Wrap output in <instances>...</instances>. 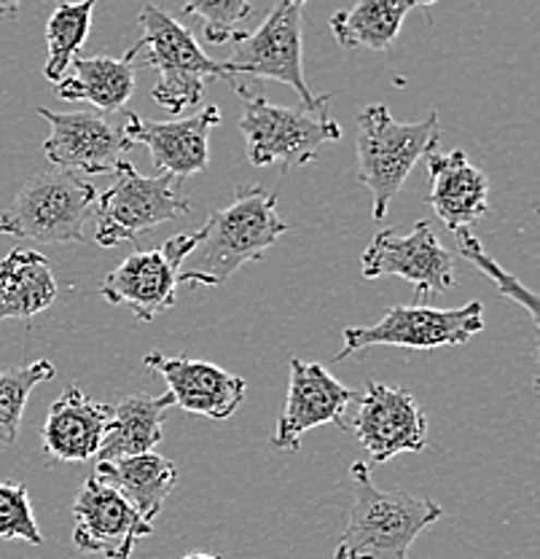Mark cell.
<instances>
[{
    "mask_svg": "<svg viewBox=\"0 0 540 559\" xmlns=\"http://www.w3.org/2000/svg\"><path fill=\"white\" fill-rule=\"evenodd\" d=\"M286 231L288 224L277 210L275 191L242 186L229 207L213 210L200 226V245L185 259L180 280L191 288L224 285L248 261L261 259Z\"/></svg>",
    "mask_w": 540,
    "mask_h": 559,
    "instance_id": "obj_1",
    "label": "cell"
},
{
    "mask_svg": "<svg viewBox=\"0 0 540 559\" xmlns=\"http://www.w3.org/2000/svg\"><path fill=\"white\" fill-rule=\"evenodd\" d=\"M352 487L356 498L334 559H409L422 530L444 516L431 498L376 487L369 465L360 460L352 463Z\"/></svg>",
    "mask_w": 540,
    "mask_h": 559,
    "instance_id": "obj_2",
    "label": "cell"
},
{
    "mask_svg": "<svg viewBox=\"0 0 540 559\" xmlns=\"http://www.w3.org/2000/svg\"><path fill=\"white\" fill-rule=\"evenodd\" d=\"M439 143L441 127L435 114L417 124H400L382 103L360 108L356 178L371 194V218H385L417 162L435 154Z\"/></svg>",
    "mask_w": 540,
    "mask_h": 559,
    "instance_id": "obj_3",
    "label": "cell"
},
{
    "mask_svg": "<svg viewBox=\"0 0 540 559\" xmlns=\"http://www.w3.org/2000/svg\"><path fill=\"white\" fill-rule=\"evenodd\" d=\"M240 97V130L245 138V156L253 167H269L280 162L283 170L304 167L317 159L325 143L341 138L339 121L328 116V108H304V105H277L266 97L251 95L240 81H229Z\"/></svg>",
    "mask_w": 540,
    "mask_h": 559,
    "instance_id": "obj_4",
    "label": "cell"
},
{
    "mask_svg": "<svg viewBox=\"0 0 540 559\" xmlns=\"http://www.w3.org/2000/svg\"><path fill=\"white\" fill-rule=\"evenodd\" d=\"M141 27L143 38L137 40V49L145 51L143 66L159 73L151 97L170 114L196 108L205 97L207 79H237L226 62L211 60L196 44L194 33L159 5H145L141 11Z\"/></svg>",
    "mask_w": 540,
    "mask_h": 559,
    "instance_id": "obj_5",
    "label": "cell"
},
{
    "mask_svg": "<svg viewBox=\"0 0 540 559\" xmlns=\"http://www.w3.org/2000/svg\"><path fill=\"white\" fill-rule=\"evenodd\" d=\"M97 189L81 175L51 170L25 180L14 202L0 210V235L36 242H81Z\"/></svg>",
    "mask_w": 540,
    "mask_h": 559,
    "instance_id": "obj_6",
    "label": "cell"
},
{
    "mask_svg": "<svg viewBox=\"0 0 540 559\" xmlns=\"http://www.w3.org/2000/svg\"><path fill=\"white\" fill-rule=\"evenodd\" d=\"M113 173V186L97 197L95 242L100 248L135 242L145 231L176 221L194 207L176 175L161 173L145 178L127 159H119Z\"/></svg>",
    "mask_w": 540,
    "mask_h": 559,
    "instance_id": "obj_7",
    "label": "cell"
},
{
    "mask_svg": "<svg viewBox=\"0 0 540 559\" xmlns=\"http://www.w3.org/2000/svg\"><path fill=\"white\" fill-rule=\"evenodd\" d=\"M481 331H484V305L476 299L463 307H455V310H439V307L425 305H396L376 323L350 325V329L341 331L345 345L334 355V364L345 360L347 355H356L358 349L376 345L406 349L457 347L466 345Z\"/></svg>",
    "mask_w": 540,
    "mask_h": 559,
    "instance_id": "obj_8",
    "label": "cell"
},
{
    "mask_svg": "<svg viewBox=\"0 0 540 559\" xmlns=\"http://www.w3.org/2000/svg\"><path fill=\"white\" fill-rule=\"evenodd\" d=\"M307 0H277L255 33L237 35L231 44V73H248L255 79H269L286 84L299 95L304 108H328L331 97L312 95L301 73V27H304Z\"/></svg>",
    "mask_w": 540,
    "mask_h": 559,
    "instance_id": "obj_9",
    "label": "cell"
},
{
    "mask_svg": "<svg viewBox=\"0 0 540 559\" xmlns=\"http://www.w3.org/2000/svg\"><path fill=\"white\" fill-rule=\"evenodd\" d=\"M200 245V229L170 237L159 248L135 250L100 283L103 299L132 310L141 323L176 307L180 270Z\"/></svg>",
    "mask_w": 540,
    "mask_h": 559,
    "instance_id": "obj_10",
    "label": "cell"
},
{
    "mask_svg": "<svg viewBox=\"0 0 540 559\" xmlns=\"http://www.w3.org/2000/svg\"><path fill=\"white\" fill-rule=\"evenodd\" d=\"M360 272L365 280H406L409 285H415L420 301L428 294H446L457 283L455 255L441 245L428 221L415 224V229L404 237H398L393 226L374 235V240L363 250Z\"/></svg>",
    "mask_w": 540,
    "mask_h": 559,
    "instance_id": "obj_11",
    "label": "cell"
},
{
    "mask_svg": "<svg viewBox=\"0 0 540 559\" xmlns=\"http://www.w3.org/2000/svg\"><path fill=\"white\" fill-rule=\"evenodd\" d=\"M356 401L358 415L350 428L371 463L380 465L404 452L425 450L428 417L409 390L371 380Z\"/></svg>",
    "mask_w": 540,
    "mask_h": 559,
    "instance_id": "obj_12",
    "label": "cell"
},
{
    "mask_svg": "<svg viewBox=\"0 0 540 559\" xmlns=\"http://www.w3.org/2000/svg\"><path fill=\"white\" fill-rule=\"evenodd\" d=\"M356 399L358 395L336 380L323 364H304L299 358H290L286 404L277 417L272 447L277 452H299L307 430L328 423L347 430L345 412L347 404Z\"/></svg>",
    "mask_w": 540,
    "mask_h": 559,
    "instance_id": "obj_13",
    "label": "cell"
},
{
    "mask_svg": "<svg viewBox=\"0 0 540 559\" xmlns=\"http://www.w3.org/2000/svg\"><path fill=\"white\" fill-rule=\"evenodd\" d=\"M73 546L84 555L130 559L137 540L154 533V522L143 520L130 500L89 474L73 500Z\"/></svg>",
    "mask_w": 540,
    "mask_h": 559,
    "instance_id": "obj_14",
    "label": "cell"
},
{
    "mask_svg": "<svg viewBox=\"0 0 540 559\" xmlns=\"http://www.w3.org/2000/svg\"><path fill=\"white\" fill-rule=\"evenodd\" d=\"M220 124L216 105L196 110L189 119L145 121L143 116L130 114L119 127L127 145H145L151 162L159 173L189 178L211 165V135Z\"/></svg>",
    "mask_w": 540,
    "mask_h": 559,
    "instance_id": "obj_15",
    "label": "cell"
},
{
    "mask_svg": "<svg viewBox=\"0 0 540 559\" xmlns=\"http://www.w3.org/2000/svg\"><path fill=\"white\" fill-rule=\"evenodd\" d=\"M38 114L51 127L40 151L57 170L75 175L113 173L121 159V151L130 148L119 127H110L97 110L55 114L49 108H38Z\"/></svg>",
    "mask_w": 540,
    "mask_h": 559,
    "instance_id": "obj_16",
    "label": "cell"
},
{
    "mask_svg": "<svg viewBox=\"0 0 540 559\" xmlns=\"http://www.w3.org/2000/svg\"><path fill=\"white\" fill-rule=\"evenodd\" d=\"M143 366L165 377L167 388H170L167 393L172 395L178 409L189 412V415L229 419L245 401L248 382L216 364H207V360L148 353L143 358Z\"/></svg>",
    "mask_w": 540,
    "mask_h": 559,
    "instance_id": "obj_17",
    "label": "cell"
},
{
    "mask_svg": "<svg viewBox=\"0 0 540 559\" xmlns=\"http://www.w3.org/2000/svg\"><path fill=\"white\" fill-rule=\"evenodd\" d=\"M113 406L84 395L79 384H68L65 393L49 406L40 444L49 457L62 463H86L97 457L108 433Z\"/></svg>",
    "mask_w": 540,
    "mask_h": 559,
    "instance_id": "obj_18",
    "label": "cell"
},
{
    "mask_svg": "<svg viewBox=\"0 0 540 559\" xmlns=\"http://www.w3.org/2000/svg\"><path fill=\"white\" fill-rule=\"evenodd\" d=\"M428 175H431V202L433 213L439 215L446 229H468L473 221L490 207V180L487 175L468 162L466 151L452 154H431Z\"/></svg>",
    "mask_w": 540,
    "mask_h": 559,
    "instance_id": "obj_19",
    "label": "cell"
},
{
    "mask_svg": "<svg viewBox=\"0 0 540 559\" xmlns=\"http://www.w3.org/2000/svg\"><path fill=\"white\" fill-rule=\"evenodd\" d=\"M137 44L124 57H75L71 75H62L55 92L65 103H92L100 110H121L135 95Z\"/></svg>",
    "mask_w": 540,
    "mask_h": 559,
    "instance_id": "obj_20",
    "label": "cell"
},
{
    "mask_svg": "<svg viewBox=\"0 0 540 559\" xmlns=\"http://www.w3.org/2000/svg\"><path fill=\"white\" fill-rule=\"evenodd\" d=\"M95 476L103 485L113 487L143 520L154 522L161 514L172 487L178 481V465L156 452L135 454V457L106 460L97 463Z\"/></svg>",
    "mask_w": 540,
    "mask_h": 559,
    "instance_id": "obj_21",
    "label": "cell"
},
{
    "mask_svg": "<svg viewBox=\"0 0 540 559\" xmlns=\"http://www.w3.org/2000/svg\"><path fill=\"white\" fill-rule=\"evenodd\" d=\"M170 409H176L170 393L121 399L110 415L108 433L97 452V463L154 452L165 436V419Z\"/></svg>",
    "mask_w": 540,
    "mask_h": 559,
    "instance_id": "obj_22",
    "label": "cell"
},
{
    "mask_svg": "<svg viewBox=\"0 0 540 559\" xmlns=\"http://www.w3.org/2000/svg\"><path fill=\"white\" fill-rule=\"evenodd\" d=\"M435 3L439 0H358L352 9L331 16L328 31L341 49L387 51L396 44L406 16Z\"/></svg>",
    "mask_w": 540,
    "mask_h": 559,
    "instance_id": "obj_23",
    "label": "cell"
},
{
    "mask_svg": "<svg viewBox=\"0 0 540 559\" xmlns=\"http://www.w3.org/2000/svg\"><path fill=\"white\" fill-rule=\"evenodd\" d=\"M57 301V280L38 250L14 248L0 259V323L31 320Z\"/></svg>",
    "mask_w": 540,
    "mask_h": 559,
    "instance_id": "obj_24",
    "label": "cell"
},
{
    "mask_svg": "<svg viewBox=\"0 0 540 559\" xmlns=\"http://www.w3.org/2000/svg\"><path fill=\"white\" fill-rule=\"evenodd\" d=\"M97 0H55L49 22H46V81L57 84L75 57L81 55L86 35L92 31V14H95Z\"/></svg>",
    "mask_w": 540,
    "mask_h": 559,
    "instance_id": "obj_25",
    "label": "cell"
},
{
    "mask_svg": "<svg viewBox=\"0 0 540 559\" xmlns=\"http://www.w3.org/2000/svg\"><path fill=\"white\" fill-rule=\"evenodd\" d=\"M55 377L57 369L51 360H33L27 366H14V369L0 371V444H16L27 399H31V393L40 382H49Z\"/></svg>",
    "mask_w": 540,
    "mask_h": 559,
    "instance_id": "obj_26",
    "label": "cell"
},
{
    "mask_svg": "<svg viewBox=\"0 0 540 559\" xmlns=\"http://www.w3.org/2000/svg\"><path fill=\"white\" fill-rule=\"evenodd\" d=\"M183 11L202 22L207 44L224 46L242 35V22L251 16V0H185Z\"/></svg>",
    "mask_w": 540,
    "mask_h": 559,
    "instance_id": "obj_27",
    "label": "cell"
},
{
    "mask_svg": "<svg viewBox=\"0 0 540 559\" xmlns=\"http://www.w3.org/2000/svg\"><path fill=\"white\" fill-rule=\"evenodd\" d=\"M455 237H457V245H460L463 259H468L470 264L479 266V270L484 272V275L497 285V290H501L503 296H508L511 301H516V305L525 307L532 323H538V299H536V294H532L530 288H525V285H521L514 275H508V272H505L495 259H490V255H487V250L481 248L479 237L470 235L468 229H457Z\"/></svg>",
    "mask_w": 540,
    "mask_h": 559,
    "instance_id": "obj_28",
    "label": "cell"
},
{
    "mask_svg": "<svg viewBox=\"0 0 540 559\" xmlns=\"http://www.w3.org/2000/svg\"><path fill=\"white\" fill-rule=\"evenodd\" d=\"M0 538L3 540H27L40 546L44 535L33 514L31 492L16 481H0Z\"/></svg>",
    "mask_w": 540,
    "mask_h": 559,
    "instance_id": "obj_29",
    "label": "cell"
},
{
    "mask_svg": "<svg viewBox=\"0 0 540 559\" xmlns=\"http://www.w3.org/2000/svg\"><path fill=\"white\" fill-rule=\"evenodd\" d=\"M20 3L22 0H0V11L9 16H16V11H20Z\"/></svg>",
    "mask_w": 540,
    "mask_h": 559,
    "instance_id": "obj_30",
    "label": "cell"
},
{
    "mask_svg": "<svg viewBox=\"0 0 540 559\" xmlns=\"http://www.w3.org/2000/svg\"><path fill=\"white\" fill-rule=\"evenodd\" d=\"M180 559H220V557L205 555V551H194V555H185V557H180Z\"/></svg>",
    "mask_w": 540,
    "mask_h": 559,
    "instance_id": "obj_31",
    "label": "cell"
}]
</instances>
